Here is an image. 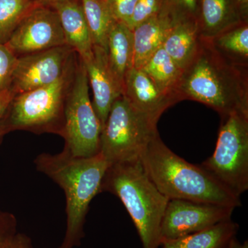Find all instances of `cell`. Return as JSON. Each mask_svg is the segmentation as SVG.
<instances>
[{
  "label": "cell",
  "mask_w": 248,
  "mask_h": 248,
  "mask_svg": "<svg viewBox=\"0 0 248 248\" xmlns=\"http://www.w3.org/2000/svg\"><path fill=\"white\" fill-rule=\"evenodd\" d=\"M175 94L179 102L189 99L211 107L222 118L234 112L248 115V66L229 61L202 39Z\"/></svg>",
  "instance_id": "cell-1"
},
{
  "label": "cell",
  "mask_w": 248,
  "mask_h": 248,
  "mask_svg": "<svg viewBox=\"0 0 248 248\" xmlns=\"http://www.w3.org/2000/svg\"><path fill=\"white\" fill-rule=\"evenodd\" d=\"M208 41L217 51L229 61L248 66V22L235 26Z\"/></svg>",
  "instance_id": "cell-21"
},
{
  "label": "cell",
  "mask_w": 248,
  "mask_h": 248,
  "mask_svg": "<svg viewBox=\"0 0 248 248\" xmlns=\"http://www.w3.org/2000/svg\"><path fill=\"white\" fill-rule=\"evenodd\" d=\"M237 197L248 189V115L222 118L213 155L201 165Z\"/></svg>",
  "instance_id": "cell-7"
},
{
  "label": "cell",
  "mask_w": 248,
  "mask_h": 248,
  "mask_svg": "<svg viewBox=\"0 0 248 248\" xmlns=\"http://www.w3.org/2000/svg\"><path fill=\"white\" fill-rule=\"evenodd\" d=\"M202 40L197 19H182L174 24L162 46L184 71L195 58Z\"/></svg>",
  "instance_id": "cell-18"
},
{
  "label": "cell",
  "mask_w": 248,
  "mask_h": 248,
  "mask_svg": "<svg viewBox=\"0 0 248 248\" xmlns=\"http://www.w3.org/2000/svg\"><path fill=\"white\" fill-rule=\"evenodd\" d=\"M239 228L237 223L227 220L193 234L161 241L159 248H228Z\"/></svg>",
  "instance_id": "cell-19"
},
{
  "label": "cell",
  "mask_w": 248,
  "mask_h": 248,
  "mask_svg": "<svg viewBox=\"0 0 248 248\" xmlns=\"http://www.w3.org/2000/svg\"><path fill=\"white\" fill-rule=\"evenodd\" d=\"M118 197L131 217L143 248H159L160 230L169 199L153 184L140 159L111 165L100 192Z\"/></svg>",
  "instance_id": "cell-4"
},
{
  "label": "cell",
  "mask_w": 248,
  "mask_h": 248,
  "mask_svg": "<svg viewBox=\"0 0 248 248\" xmlns=\"http://www.w3.org/2000/svg\"><path fill=\"white\" fill-rule=\"evenodd\" d=\"M234 209L216 204L170 200L161 221L160 244L161 241L183 237L231 219Z\"/></svg>",
  "instance_id": "cell-10"
},
{
  "label": "cell",
  "mask_w": 248,
  "mask_h": 248,
  "mask_svg": "<svg viewBox=\"0 0 248 248\" xmlns=\"http://www.w3.org/2000/svg\"><path fill=\"white\" fill-rule=\"evenodd\" d=\"M199 0H164L163 8L175 22L186 19H197Z\"/></svg>",
  "instance_id": "cell-26"
},
{
  "label": "cell",
  "mask_w": 248,
  "mask_h": 248,
  "mask_svg": "<svg viewBox=\"0 0 248 248\" xmlns=\"http://www.w3.org/2000/svg\"><path fill=\"white\" fill-rule=\"evenodd\" d=\"M78 55L56 81L16 94L0 122V143L5 135L16 130L62 137L67 96L74 79Z\"/></svg>",
  "instance_id": "cell-5"
},
{
  "label": "cell",
  "mask_w": 248,
  "mask_h": 248,
  "mask_svg": "<svg viewBox=\"0 0 248 248\" xmlns=\"http://www.w3.org/2000/svg\"><path fill=\"white\" fill-rule=\"evenodd\" d=\"M83 62L87 73L89 87L92 90L93 107L102 128L112 104L122 95V91L109 69L107 53L104 48L93 46V55Z\"/></svg>",
  "instance_id": "cell-12"
},
{
  "label": "cell",
  "mask_w": 248,
  "mask_h": 248,
  "mask_svg": "<svg viewBox=\"0 0 248 248\" xmlns=\"http://www.w3.org/2000/svg\"><path fill=\"white\" fill-rule=\"evenodd\" d=\"M0 248H33L31 238L27 234L18 232L11 241L1 245Z\"/></svg>",
  "instance_id": "cell-29"
},
{
  "label": "cell",
  "mask_w": 248,
  "mask_h": 248,
  "mask_svg": "<svg viewBox=\"0 0 248 248\" xmlns=\"http://www.w3.org/2000/svg\"><path fill=\"white\" fill-rule=\"evenodd\" d=\"M157 122L120 96L112 104L102 128L99 153L108 166L140 159L148 143L158 135Z\"/></svg>",
  "instance_id": "cell-6"
},
{
  "label": "cell",
  "mask_w": 248,
  "mask_h": 248,
  "mask_svg": "<svg viewBox=\"0 0 248 248\" xmlns=\"http://www.w3.org/2000/svg\"><path fill=\"white\" fill-rule=\"evenodd\" d=\"M234 1L241 16L245 21L248 22V0H234Z\"/></svg>",
  "instance_id": "cell-31"
},
{
  "label": "cell",
  "mask_w": 248,
  "mask_h": 248,
  "mask_svg": "<svg viewBox=\"0 0 248 248\" xmlns=\"http://www.w3.org/2000/svg\"><path fill=\"white\" fill-rule=\"evenodd\" d=\"M17 233L16 216L14 214L0 210V246L9 242Z\"/></svg>",
  "instance_id": "cell-28"
},
{
  "label": "cell",
  "mask_w": 248,
  "mask_h": 248,
  "mask_svg": "<svg viewBox=\"0 0 248 248\" xmlns=\"http://www.w3.org/2000/svg\"><path fill=\"white\" fill-rule=\"evenodd\" d=\"M107 2L116 22L128 26L138 0H107Z\"/></svg>",
  "instance_id": "cell-27"
},
{
  "label": "cell",
  "mask_w": 248,
  "mask_h": 248,
  "mask_svg": "<svg viewBox=\"0 0 248 248\" xmlns=\"http://www.w3.org/2000/svg\"><path fill=\"white\" fill-rule=\"evenodd\" d=\"M148 177L169 200L216 204L236 208L241 197L232 193L202 166L190 164L171 151L159 134L140 156Z\"/></svg>",
  "instance_id": "cell-3"
},
{
  "label": "cell",
  "mask_w": 248,
  "mask_h": 248,
  "mask_svg": "<svg viewBox=\"0 0 248 248\" xmlns=\"http://www.w3.org/2000/svg\"><path fill=\"white\" fill-rule=\"evenodd\" d=\"M66 40L83 61L93 55V44L80 0H71L55 5Z\"/></svg>",
  "instance_id": "cell-15"
},
{
  "label": "cell",
  "mask_w": 248,
  "mask_h": 248,
  "mask_svg": "<svg viewBox=\"0 0 248 248\" xmlns=\"http://www.w3.org/2000/svg\"><path fill=\"white\" fill-rule=\"evenodd\" d=\"M175 22L162 8L159 14L133 29L135 68H141L153 53L162 46Z\"/></svg>",
  "instance_id": "cell-14"
},
{
  "label": "cell",
  "mask_w": 248,
  "mask_h": 248,
  "mask_svg": "<svg viewBox=\"0 0 248 248\" xmlns=\"http://www.w3.org/2000/svg\"><path fill=\"white\" fill-rule=\"evenodd\" d=\"M14 94L11 89L0 93V122L4 116L10 102L14 97Z\"/></svg>",
  "instance_id": "cell-30"
},
{
  "label": "cell",
  "mask_w": 248,
  "mask_h": 248,
  "mask_svg": "<svg viewBox=\"0 0 248 248\" xmlns=\"http://www.w3.org/2000/svg\"><path fill=\"white\" fill-rule=\"evenodd\" d=\"M17 60L5 44L0 43V93L11 89Z\"/></svg>",
  "instance_id": "cell-24"
},
{
  "label": "cell",
  "mask_w": 248,
  "mask_h": 248,
  "mask_svg": "<svg viewBox=\"0 0 248 248\" xmlns=\"http://www.w3.org/2000/svg\"><path fill=\"white\" fill-rule=\"evenodd\" d=\"M228 248H248V241H246V242L241 244L236 238H234V239L232 241L231 244H230Z\"/></svg>",
  "instance_id": "cell-33"
},
{
  "label": "cell",
  "mask_w": 248,
  "mask_h": 248,
  "mask_svg": "<svg viewBox=\"0 0 248 248\" xmlns=\"http://www.w3.org/2000/svg\"><path fill=\"white\" fill-rule=\"evenodd\" d=\"M37 6L32 0H0V43H6L19 23Z\"/></svg>",
  "instance_id": "cell-23"
},
{
  "label": "cell",
  "mask_w": 248,
  "mask_h": 248,
  "mask_svg": "<svg viewBox=\"0 0 248 248\" xmlns=\"http://www.w3.org/2000/svg\"><path fill=\"white\" fill-rule=\"evenodd\" d=\"M122 95L134 107L156 120L166 109L177 102L160 91L141 68L135 67L125 76Z\"/></svg>",
  "instance_id": "cell-13"
},
{
  "label": "cell",
  "mask_w": 248,
  "mask_h": 248,
  "mask_svg": "<svg viewBox=\"0 0 248 248\" xmlns=\"http://www.w3.org/2000/svg\"><path fill=\"white\" fill-rule=\"evenodd\" d=\"M164 0H138L128 28H135L159 14L164 6Z\"/></svg>",
  "instance_id": "cell-25"
},
{
  "label": "cell",
  "mask_w": 248,
  "mask_h": 248,
  "mask_svg": "<svg viewBox=\"0 0 248 248\" xmlns=\"http://www.w3.org/2000/svg\"><path fill=\"white\" fill-rule=\"evenodd\" d=\"M32 1L38 6L53 8L55 5L64 2V1H71V0H32Z\"/></svg>",
  "instance_id": "cell-32"
},
{
  "label": "cell",
  "mask_w": 248,
  "mask_h": 248,
  "mask_svg": "<svg viewBox=\"0 0 248 248\" xmlns=\"http://www.w3.org/2000/svg\"><path fill=\"white\" fill-rule=\"evenodd\" d=\"M90 87L84 62L78 55L74 79L67 96L63 149L73 156L89 157L99 153L102 125L90 98Z\"/></svg>",
  "instance_id": "cell-8"
},
{
  "label": "cell",
  "mask_w": 248,
  "mask_h": 248,
  "mask_svg": "<svg viewBox=\"0 0 248 248\" xmlns=\"http://www.w3.org/2000/svg\"><path fill=\"white\" fill-rule=\"evenodd\" d=\"M106 53L109 69L123 94L125 76L134 67L133 31L124 23H114L108 36Z\"/></svg>",
  "instance_id": "cell-17"
},
{
  "label": "cell",
  "mask_w": 248,
  "mask_h": 248,
  "mask_svg": "<svg viewBox=\"0 0 248 248\" xmlns=\"http://www.w3.org/2000/svg\"><path fill=\"white\" fill-rule=\"evenodd\" d=\"M76 55L66 45L19 57L11 91L16 95L53 84L63 76Z\"/></svg>",
  "instance_id": "cell-11"
},
{
  "label": "cell",
  "mask_w": 248,
  "mask_h": 248,
  "mask_svg": "<svg viewBox=\"0 0 248 248\" xmlns=\"http://www.w3.org/2000/svg\"><path fill=\"white\" fill-rule=\"evenodd\" d=\"M93 46L107 49L108 36L116 22L107 0H80Z\"/></svg>",
  "instance_id": "cell-22"
},
{
  "label": "cell",
  "mask_w": 248,
  "mask_h": 248,
  "mask_svg": "<svg viewBox=\"0 0 248 248\" xmlns=\"http://www.w3.org/2000/svg\"><path fill=\"white\" fill-rule=\"evenodd\" d=\"M197 20L201 37L210 40L245 21L234 0H199Z\"/></svg>",
  "instance_id": "cell-16"
},
{
  "label": "cell",
  "mask_w": 248,
  "mask_h": 248,
  "mask_svg": "<svg viewBox=\"0 0 248 248\" xmlns=\"http://www.w3.org/2000/svg\"><path fill=\"white\" fill-rule=\"evenodd\" d=\"M141 68L153 80L160 91L179 102L175 91L183 70L163 46L153 53Z\"/></svg>",
  "instance_id": "cell-20"
},
{
  "label": "cell",
  "mask_w": 248,
  "mask_h": 248,
  "mask_svg": "<svg viewBox=\"0 0 248 248\" xmlns=\"http://www.w3.org/2000/svg\"><path fill=\"white\" fill-rule=\"evenodd\" d=\"M34 164L39 172L61 187L66 197V232L59 248L78 247L85 236L90 204L101 193L108 165L100 153L79 157L64 149L57 154L41 153L36 156Z\"/></svg>",
  "instance_id": "cell-2"
},
{
  "label": "cell",
  "mask_w": 248,
  "mask_h": 248,
  "mask_svg": "<svg viewBox=\"0 0 248 248\" xmlns=\"http://www.w3.org/2000/svg\"><path fill=\"white\" fill-rule=\"evenodd\" d=\"M17 57L66 45L57 11L37 6L22 19L5 44Z\"/></svg>",
  "instance_id": "cell-9"
}]
</instances>
